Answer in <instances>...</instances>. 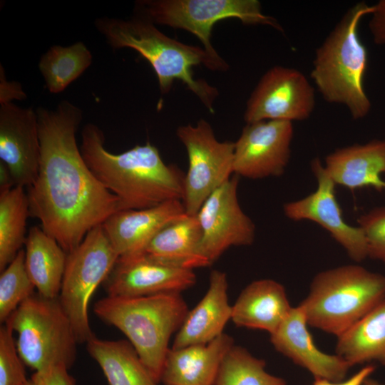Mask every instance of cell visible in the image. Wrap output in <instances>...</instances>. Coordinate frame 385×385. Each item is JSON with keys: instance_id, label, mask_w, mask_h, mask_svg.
Segmentation results:
<instances>
[{"instance_id": "30", "label": "cell", "mask_w": 385, "mask_h": 385, "mask_svg": "<svg viewBox=\"0 0 385 385\" xmlns=\"http://www.w3.org/2000/svg\"><path fill=\"white\" fill-rule=\"evenodd\" d=\"M25 265V252L21 250L0 275V322L5 323L19 306L34 294Z\"/></svg>"}, {"instance_id": "34", "label": "cell", "mask_w": 385, "mask_h": 385, "mask_svg": "<svg viewBox=\"0 0 385 385\" xmlns=\"http://www.w3.org/2000/svg\"><path fill=\"white\" fill-rule=\"evenodd\" d=\"M369 29L374 43L385 45V0H380L374 4L373 12L370 14Z\"/></svg>"}, {"instance_id": "20", "label": "cell", "mask_w": 385, "mask_h": 385, "mask_svg": "<svg viewBox=\"0 0 385 385\" xmlns=\"http://www.w3.org/2000/svg\"><path fill=\"white\" fill-rule=\"evenodd\" d=\"M227 290L226 273L212 270L205 294L192 310H189L175 334L171 348L205 344L224 333L225 327L232 316Z\"/></svg>"}, {"instance_id": "36", "label": "cell", "mask_w": 385, "mask_h": 385, "mask_svg": "<svg viewBox=\"0 0 385 385\" xmlns=\"http://www.w3.org/2000/svg\"><path fill=\"white\" fill-rule=\"evenodd\" d=\"M375 370L372 364H366L351 376L341 381H332L324 379H314L312 385H363Z\"/></svg>"}, {"instance_id": "24", "label": "cell", "mask_w": 385, "mask_h": 385, "mask_svg": "<svg viewBox=\"0 0 385 385\" xmlns=\"http://www.w3.org/2000/svg\"><path fill=\"white\" fill-rule=\"evenodd\" d=\"M25 265L37 293L58 298L68 254L41 227L30 229L25 242Z\"/></svg>"}, {"instance_id": "15", "label": "cell", "mask_w": 385, "mask_h": 385, "mask_svg": "<svg viewBox=\"0 0 385 385\" xmlns=\"http://www.w3.org/2000/svg\"><path fill=\"white\" fill-rule=\"evenodd\" d=\"M195 283L193 270L173 266L143 252L119 257L103 286L108 296L136 297L181 293Z\"/></svg>"}, {"instance_id": "13", "label": "cell", "mask_w": 385, "mask_h": 385, "mask_svg": "<svg viewBox=\"0 0 385 385\" xmlns=\"http://www.w3.org/2000/svg\"><path fill=\"white\" fill-rule=\"evenodd\" d=\"M311 169L317 183L316 190L302 199L285 203L284 215L293 221L316 222L330 234L352 260H364L368 257L364 233L360 227L349 225L344 219L335 195L336 184L319 158L312 160Z\"/></svg>"}, {"instance_id": "4", "label": "cell", "mask_w": 385, "mask_h": 385, "mask_svg": "<svg viewBox=\"0 0 385 385\" xmlns=\"http://www.w3.org/2000/svg\"><path fill=\"white\" fill-rule=\"evenodd\" d=\"M373 10L374 5L364 1L347 10L317 48L310 74L324 100L345 106L354 120L365 118L371 108L364 87L367 52L358 27Z\"/></svg>"}, {"instance_id": "3", "label": "cell", "mask_w": 385, "mask_h": 385, "mask_svg": "<svg viewBox=\"0 0 385 385\" xmlns=\"http://www.w3.org/2000/svg\"><path fill=\"white\" fill-rule=\"evenodd\" d=\"M94 24L113 49L132 48L149 62L162 94L168 93L173 82L179 80L214 113L218 91L205 81L195 78L192 68L202 65L212 71H226L229 66L225 61L215 60L204 48L170 38L153 23L135 14L129 19L102 17Z\"/></svg>"}, {"instance_id": "21", "label": "cell", "mask_w": 385, "mask_h": 385, "mask_svg": "<svg viewBox=\"0 0 385 385\" xmlns=\"http://www.w3.org/2000/svg\"><path fill=\"white\" fill-rule=\"evenodd\" d=\"M324 168L336 185L351 190L372 187L385 190V139L336 149L327 155Z\"/></svg>"}, {"instance_id": "14", "label": "cell", "mask_w": 385, "mask_h": 385, "mask_svg": "<svg viewBox=\"0 0 385 385\" xmlns=\"http://www.w3.org/2000/svg\"><path fill=\"white\" fill-rule=\"evenodd\" d=\"M293 135L292 122L247 123L235 142L233 173L253 180L281 176L290 159Z\"/></svg>"}, {"instance_id": "33", "label": "cell", "mask_w": 385, "mask_h": 385, "mask_svg": "<svg viewBox=\"0 0 385 385\" xmlns=\"http://www.w3.org/2000/svg\"><path fill=\"white\" fill-rule=\"evenodd\" d=\"M25 385H76V381L67 367L56 365L35 371Z\"/></svg>"}, {"instance_id": "8", "label": "cell", "mask_w": 385, "mask_h": 385, "mask_svg": "<svg viewBox=\"0 0 385 385\" xmlns=\"http://www.w3.org/2000/svg\"><path fill=\"white\" fill-rule=\"evenodd\" d=\"M134 11L154 24L192 33L207 53L219 61L225 60L212 46L211 33L220 21L235 18L244 24L265 25L283 32L276 19L262 12L257 0H140L135 2Z\"/></svg>"}, {"instance_id": "11", "label": "cell", "mask_w": 385, "mask_h": 385, "mask_svg": "<svg viewBox=\"0 0 385 385\" xmlns=\"http://www.w3.org/2000/svg\"><path fill=\"white\" fill-rule=\"evenodd\" d=\"M316 104L314 88L300 71L274 66L261 77L245 108L246 123L308 119Z\"/></svg>"}, {"instance_id": "1", "label": "cell", "mask_w": 385, "mask_h": 385, "mask_svg": "<svg viewBox=\"0 0 385 385\" xmlns=\"http://www.w3.org/2000/svg\"><path fill=\"white\" fill-rule=\"evenodd\" d=\"M36 111L41 155L38 175L28 188L30 215L68 254L122 207L90 170L78 147L81 110L63 100L54 110Z\"/></svg>"}, {"instance_id": "9", "label": "cell", "mask_w": 385, "mask_h": 385, "mask_svg": "<svg viewBox=\"0 0 385 385\" xmlns=\"http://www.w3.org/2000/svg\"><path fill=\"white\" fill-rule=\"evenodd\" d=\"M118 258L101 225L90 230L81 243L68 254L58 299L78 344H86L95 335L88 317L91 299Z\"/></svg>"}, {"instance_id": "31", "label": "cell", "mask_w": 385, "mask_h": 385, "mask_svg": "<svg viewBox=\"0 0 385 385\" xmlns=\"http://www.w3.org/2000/svg\"><path fill=\"white\" fill-rule=\"evenodd\" d=\"M14 330L8 322L0 327V385H25L24 361L16 347Z\"/></svg>"}, {"instance_id": "22", "label": "cell", "mask_w": 385, "mask_h": 385, "mask_svg": "<svg viewBox=\"0 0 385 385\" xmlns=\"http://www.w3.org/2000/svg\"><path fill=\"white\" fill-rule=\"evenodd\" d=\"M286 289L272 279L252 282L240 292L232 306L231 320L240 327L274 333L289 314Z\"/></svg>"}, {"instance_id": "23", "label": "cell", "mask_w": 385, "mask_h": 385, "mask_svg": "<svg viewBox=\"0 0 385 385\" xmlns=\"http://www.w3.org/2000/svg\"><path fill=\"white\" fill-rule=\"evenodd\" d=\"M201 230L196 215L186 212L164 226L143 252L173 266L193 270L210 266L200 252Z\"/></svg>"}, {"instance_id": "28", "label": "cell", "mask_w": 385, "mask_h": 385, "mask_svg": "<svg viewBox=\"0 0 385 385\" xmlns=\"http://www.w3.org/2000/svg\"><path fill=\"white\" fill-rule=\"evenodd\" d=\"M92 61V54L83 42L68 46L55 45L41 56L38 68L48 91L58 93L77 79Z\"/></svg>"}, {"instance_id": "37", "label": "cell", "mask_w": 385, "mask_h": 385, "mask_svg": "<svg viewBox=\"0 0 385 385\" xmlns=\"http://www.w3.org/2000/svg\"><path fill=\"white\" fill-rule=\"evenodd\" d=\"M16 186L8 166L0 160V192L9 190Z\"/></svg>"}, {"instance_id": "5", "label": "cell", "mask_w": 385, "mask_h": 385, "mask_svg": "<svg viewBox=\"0 0 385 385\" xmlns=\"http://www.w3.org/2000/svg\"><path fill=\"white\" fill-rule=\"evenodd\" d=\"M93 312L125 335L153 378L160 382L170 337L178 332L189 312L181 293L107 295L95 303Z\"/></svg>"}, {"instance_id": "2", "label": "cell", "mask_w": 385, "mask_h": 385, "mask_svg": "<svg viewBox=\"0 0 385 385\" xmlns=\"http://www.w3.org/2000/svg\"><path fill=\"white\" fill-rule=\"evenodd\" d=\"M100 128L87 123L80 150L98 180L120 200L123 210L151 207L170 200L183 201L185 175L165 164L158 148L147 142L119 154L104 146Z\"/></svg>"}, {"instance_id": "10", "label": "cell", "mask_w": 385, "mask_h": 385, "mask_svg": "<svg viewBox=\"0 0 385 385\" xmlns=\"http://www.w3.org/2000/svg\"><path fill=\"white\" fill-rule=\"evenodd\" d=\"M176 134L189 162L182 202L187 214L196 215L205 200L234 173L235 142L218 140L204 119L195 125L180 126Z\"/></svg>"}, {"instance_id": "27", "label": "cell", "mask_w": 385, "mask_h": 385, "mask_svg": "<svg viewBox=\"0 0 385 385\" xmlns=\"http://www.w3.org/2000/svg\"><path fill=\"white\" fill-rule=\"evenodd\" d=\"M30 215L24 187L16 185L0 192V271L15 258L26 242L27 217Z\"/></svg>"}, {"instance_id": "18", "label": "cell", "mask_w": 385, "mask_h": 385, "mask_svg": "<svg viewBox=\"0 0 385 385\" xmlns=\"http://www.w3.org/2000/svg\"><path fill=\"white\" fill-rule=\"evenodd\" d=\"M185 213L181 200H170L148 208L117 211L101 225L119 257H128L143 253L164 226Z\"/></svg>"}, {"instance_id": "26", "label": "cell", "mask_w": 385, "mask_h": 385, "mask_svg": "<svg viewBox=\"0 0 385 385\" xmlns=\"http://www.w3.org/2000/svg\"><path fill=\"white\" fill-rule=\"evenodd\" d=\"M337 338L336 354L351 366L371 362L385 366V299Z\"/></svg>"}, {"instance_id": "25", "label": "cell", "mask_w": 385, "mask_h": 385, "mask_svg": "<svg viewBox=\"0 0 385 385\" xmlns=\"http://www.w3.org/2000/svg\"><path fill=\"white\" fill-rule=\"evenodd\" d=\"M109 385H158L128 340H107L93 336L86 343Z\"/></svg>"}, {"instance_id": "38", "label": "cell", "mask_w": 385, "mask_h": 385, "mask_svg": "<svg viewBox=\"0 0 385 385\" xmlns=\"http://www.w3.org/2000/svg\"><path fill=\"white\" fill-rule=\"evenodd\" d=\"M363 385H381L378 381L371 379L370 377L368 378Z\"/></svg>"}, {"instance_id": "39", "label": "cell", "mask_w": 385, "mask_h": 385, "mask_svg": "<svg viewBox=\"0 0 385 385\" xmlns=\"http://www.w3.org/2000/svg\"><path fill=\"white\" fill-rule=\"evenodd\" d=\"M385 139V138H384Z\"/></svg>"}, {"instance_id": "16", "label": "cell", "mask_w": 385, "mask_h": 385, "mask_svg": "<svg viewBox=\"0 0 385 385\" xmlns=\"http://www.w3.org/2000/svg\"><path fill=\"white\" fill-rule=\"evenodd\" d=\"M41 145L36 111L13 103L0 106V160L16 185L29 187L38 172Z\"/></svg>"}, {"instance_id": "12", "label": "cell", "mask_w": 385, "mask_h": 385, "mask_svg": "<svg viewBox=\"0 0 385 385\" xmlns=\"http://www.w3.org/2000/svg\"><path fill=\"white\" fill-rule=\"evenodd\" d=\"M238 176L216 189L196 217L201 230L200 252L212 265L230 247L248 246L255 238V225L237 198Z\"/></svg>"}, {"instance_id": "35", "label": "cell", "mask_w": 385, "mask_h": 385, "mask_svg": "<svg viewBox=\"0 0 385 385\" xmlns=\"http://www.w3.org/2000/svg\"><path fill=\"white\" fill-rule=\"evenodd\" d=\"M0 103L1 104L11 103V100H22L26 98L21 84L17 82L7 81L4 69L1 66Z\"/></svg>"}, {"instance_id": "7", "label": "cell", "mask_w": 385, "mask_h": 385, "mask_svg": "<svg viewBox=\"0 0 385 385\" xmlns=\"http://www.w3.org/2000/svg\"><path fill=\"white\" fill-rule=\"evenodd\" d=\"M6 322L17 334L16 347L22 361L35 371L56 365L69 369L74 364L78 343L58 298L34 293Z\"/></svg>"}, {"instance_id": "6", "label": "cell", "mask_w": 385, "mask_h": 385, "mask_svg": "<svg viewBox=\"0 0 385 385\" xmlns=\"http://www.w3.org/2000/svg\"><path fill=\"white\" fill-rule=\"evenodd\" d=\"M384 299V275L346 265L317 273L299 306L309 326L338 337Z\"/></svg>"}, {"instance_id": "17", "label": "cell", "mask_w": 385, "mask_h": 385, "mask_svg": "<svg viewBox=\"0 0 385 385\" xmlns=\"http://www.w3.org/2000/svg\"><path fill=\"white\" fill-rule=\"evenodd\" d=\"M301 307H292L278 329L270 334V342L280 354L309 371L314 379L332 381L345 379L350 364L338 354L321 351L308 329Z\"/></svg>"}, {"instance_id": "32", "label": "cell", "mask_w": 385, "mask_h": 385, "mask_svg": "<svg viewBox=\"0 0 385 385\" xmlns=\"http://www.w3.org/2000/svg\"><path fill=\"white\" fill-rule=\"evenodd\" d=\"M357 223L366 237L368 257L385 263V206L361 215Z\"/></svg>"}, {"instance_id": "19", "label": "cell", "mask_w": 385, "mask_h": 385, "mask_svg": "<svg viewBox=\"0 0 385 385\" xmlns=\"http://www.w3.org/2000/svg\"><path fill=\"white\" fill-rule=\"evenodd\" d=\"M234 345L232 337L223 333L205 344L170 348L160 382L164 385H215L222 360Z\"/></svg>"}, {"instance_id": "29", "label": "cell", "mask_w": 385, "mask_h": 385, "mask_svg": "<svg viewBox=\"0 0 385 385\" xmlns=\"http://www.w3.org/2000/svg\"><path fill=\"white\" fill-rule=\"evenodd\" d=\"M265 360L247 349L234 345L225 355L215 385H286V381L268 373Z\"/></svg>"}]
</instances>
